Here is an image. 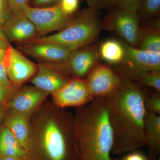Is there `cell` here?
<instances>
[{
    "label": "cell",
    "mask_w": 160,
    "mask_h": 160,
    "mask_svg": "<svg viewBox=\"0 0 160 160\" xmlns=\"http://www.w3.org/2000/svg\"><path fill=\"white\" fill-rule=\"evenodd\" d=\"M146 146L155 158L160 153V115L146 112L144 126Z\"/></svg>",
    "instance_id": "e0dca14e"
},
{
    "label": "cell",
    "mask_w": 160,
    "mask_h": 160,
    "mask_svg": "<svg viewBox=\"0 0 160 160\" xmlns=\"http://www.w3.org/2000/svg\"><path fill=\"white\" fill-rule=\"evenodd\" d=\"M3 60L9 80L16 88L31 80L37 72L38 65L10 45L5 51Z\"/></svg>",
    "instance_id": "9c48e42d"
},
{
    "label": "cell",
    "mask_w": 160,
    "mask_h": 160,
    "mask_svg": "<svg viewBox=\"0 0 160 160\" xmlns=\"http://www.w3.org/2000/svg\"><path fill=\"white\" fill-rule=\"evenodd\" d=\"M48 95V93L34 86L20 87L10 95L4 105L7 111L32 113Z\"/></svg>",
    "instance_id": "30bf717a"
},
{
    "label": "cell",
    "mask_w": 160,
    "mask_h": 160,
    "mask_svg": "<svg viewBox=\"0 0 160 160\" xmlns=\"http://www.w3.org/2000/svg\"><path fill=\"white\" fill-rule=\"evenodd\" d=\"M73 136L81 160H114L112 128L106 98L93 99L73 115Z\"/></svg>",
    "instance_id": "3957f363"
},
{
    "label": "cell",
    "mask_w": 160,
    "mask_h": 160,
    "mask_svg": "<svg viewBox=\"0 0 160 160\" xmlns=\"http://www.w3.org/2000/svg\"><path fill=\"white\" fill-rule=\"evenodd\" d=\"M99 55L106 62L111 65H119L125 56V48L123 43L117 40H107L100 46Z\"/></svg>",
    "instance_id": "d6986e66"
},
{
    "label": "cell",
    "mask_w": 160,
    "mask_h": 160,
    "mask_svg": "<svg viewBox=\"0 0 160 160\" xmlns=\"http://www.w3.org/2000/svg\"><path fill=\"white\" fill-rule=\"evenodd\" d=\"M4 6V1L3 0H0V9H2Z\"/></svg>",
    "instance_id": "d590c367"
},
{
    "label": "cell",
    "mask_w": 160,
    "mask_h": 160,
    "mask_svg": "<svg viewBox=\"0 0 160 160\" xmlns=\"http://www.w3.org/2000/svg\"><path fill=\"white\" fill-rule=\"evenodd\" d=\"M20 49L26 54L38 59L50 62L66 64L73 50L52 43L23 44Z\"/></svg>",
    "instance_id": "4fadbf2b"
},
{
    "label": "cell",
    "mask_w": 160,
    "mask_h": 160,
    "mask_svg": "<svg viewBox=\"0 0 160 160\" xmlns=\"http://www.w3.org/2000/svg\"><path fill=\"white\" fill-rule=\"evenodd\" d=\"M127 153L119 160H160V158L148 157L145 153L138 149Z\"/></svg>",
    "instance_id": "4316f807"
},
{
    "label": "cell",
    "mask_w": 160,
    "mask_h": 160,
    "mask_svg": "<svg viewBox=\"0 0 160 160\" xmlns=\"http://www.w3.org/2000/svg\"><path fill=\"white\" fill-rule=\"evenodd\" d=\"M13 13L22 12L28 5V0H6Z\"/></svg>",
    "instance_id": "83f0119b"
},
{
    "label": "cell",
    "mask_w": 160,
    "mask_h": 160,
    "mask_svg": "<svg viewBox=\"0 0 160 160\" xmlns=\"http://www.w3.org/2000/svg\"><path fill=\"white\" fill-rule=\"evenodd\" d=\"M145 108L147 112L160 115V92L149 93L146 90L145 100Z\"/></svg>",
    "instance_id": "7402d4cb"
},
{
    "label": "cell",
    "mask_w": 160,
    "mask_h": 160,
    "mask_svg": "<svg viewBox=\"0 0 160 160\" xmlns=\"http://www.w3.org/2000/svg\"><path fill=\"white\" fill-rule=\"evenodd\" d=\"M59 5L65 14L70 15L77 10L78 0H61Z\"/></svg>",
    "instance_id": "cb8c5ba5"
},
{
    "label": "cell",
    "mask_w": 160,
    "mask_h": 160,
    "mask_svg": "<svg viewBox=\"0 0 160 160\" xmlns=\"http://www.w3.org/2000/svg\"><path fill=\"white\" fill-rule=\"evenodd\" d=\"M3 57L4 56L0 58V84L10 90L15 91L18 88L15 87L12 84L10 80H9V78L7 75V72H6V67H5L4 60H3Z\"/></svg>",
    "instance_id": "484cf974"
},
{
    "label": "cell",
    "mask_w": 160,
    "mask_h": 160,
    "mask_svg": "<svg viewBox=\"0 0 160 160\" xmlns=\"http://www.w3.org/2000/svg\"><path fill=\"white\" fill-rule=\"evenodd\" d=\"M67 67L58 68L45 63L38 65L36 73L30 82L33 86L48 94L61 89L71 78Z\"/></svg>",
    "instance_id": "8fae6325"
},
{
    "label": "cell",
    "mask_w": 160,
    "mask_h": 160,
    "mask_svg": "<svg viewBox=\"0 0 160 160\" xmlns=\"http://www.w3.org/2000/svg\"><path fill=\"white\" fill-rule=\"evenodd\" d=\"M6 50V49H4L2 46H0V58H2L4 56Z\"/></svg>",
    "instance_id": "e575fe53"
},
{
    "label": "cell",
    "mask_w": 160,
    "mask_h": 160,
    "mask_svg": "<svg viewBox=\"0 0 160 160\" xmlns=\"http://www.w3.org/2000/svg\"><path fill=\"white\" fill-rule=\"evenodd\" d=\"M22 12L34 24L38 35L60 31L69 26L74 19L65 14L59 4L44 8L28 6Z\"/></svg>",
    "instance_id": "8992f818"
},
{
    "label": "cell",
    "mask_w": 160,
    "mask_h": 160,
    "mask_svg": "<svg viewBox=\"0 0 160 160\" xmlns=\"http://www.w3.org/2000/svg\"><path fill=\"white\" fill-rule=\"evenodd\" d=\"M91 4L99 6H112L117 2V0H90Z\"/></svg>",
    "instance_id": "4dcf8cb0"
},
{
    "label": "cell",
    "mask_w": 160,
    "mask_h": 160,
    "mask_svg": "<svg viewBox=\"0 0 160 160\" xmlns=\"http://www.w3.org/2000/svg\"><path fill=\"white\" fill-rule=\"evenodd\" d=\"M1 30L7 39L16 42L26 43L39 35L34 24L22 12L13 13Z\"/></svg>",
    "instance_id": "5bb4252c"
},
{
    "label": "cell",
    "mask_w": 160,
    "mask_h": 160,
    "mask_svg": "<svg viewBox=\"0 0 160 160\" xmlns=\"http://www.w3.org/2000/svg\"><path fill=\"white\" fill-rule=\"evenodd\" d=\"M146 90L126 78L122 86L106 98L113 136L112 152L121 155L146 146L144 126Z\"/></svg>",
    "instance_id": "7a4b0ae2"
},
{
    "label": "cell",
    "mask_w": 160,
    "mask_h": 160,
    "mask_svg": "<svg viewBox=\"0 0 160 160\" xmlns=\"http://www.w3.org/2000/svg\"><path fill=\"white\" fill-rule=\"evenodd\" d=\"M52 95V104L58 108H78L93 99L84 79L71 78L66 85Z\"/></svg>",
    "instance_id": "ba28073f"
},
{
    "label": "cell",
    "mask_w": 160,
    "mask_h": 160,
    "mask_svg": "<svg viewBox=\"0 0 160 160\" xmlns=\"http://www.w3.org/2000/svg\"><path fill=\"white\" fill-rule=\"evenodd\" d=\"M0 160H29L25 158L18 157H4L0 158Z\"/></svg>",
    "instance_id": "836d02e7"
},
{
    "label": "cell",
    "mask_w": 160,
    "mask_h": 160,
    "mask_svg": "<svg viewBox=\"0 0 160 160\" xmlns=\"http://www.w3.org/2000/svg\"><path fill=\"white\" fill-rule=\"evenodd\" d=\"M141 0H117V2L120 9L135 12H137Z\"/></svg>",
    "instance_id": "d4e9b609"
},
{
    "label": "cell",
    "mask_w": 160,
    "mask_h": 160,
    "mask_svg": "<svg viewBox=\"0 0 160 160\" xmlns=\"http://www.w3.org/2000/svg\"><path fill=\"white\" fill-rule=\"evenodd\" d=\"M137 12L119 9L112 15L108 21L109 28L117 32L129 46L136 47L140 32Z\"/></svg>",
    "instance_id": "7c38bea8"
},
{
    "label": "cell",
    "mask_w": 160,
    "mask_h": 160,
    "mask_svg": "<svg viewBox=\"0 0 160 160\" xmlns=\"http://www.w3.org/2000/svg\"><path fill=\"white\" fill-rule=\"evenodd\" d=\"M73 115L46 99L31 113L29 160H81L73 132Z\"/></svg>",
    "instance_id": "6da1fadb"
},
{
    "label": "cell",
    "mask_w": 160,
    "mask_h": 160,
    "mask_svg": "<svg viewBox=\"0 0 160 160\" xmlns=\"http://www.w3.org/2000/svg\"><path fill=\"white\" fill-rule=\"evenodd\" d=\"M6 110L4 105H0V124L5 118L6 114Z\"/></svg>",
    "instance_id": "d6a6232c"
},
{
    "label": "cell",
    "mask_w": 160,
    "mask_h": 160,
    "mask_svg": "<svg viewBox=\"0 0 160 160\" xmlns=\"http://www.w3.org/2000/svg\"><path fill=\"white\" fill-rule=\"evenodd\" d=\"M137 46V48L141 50L160 52L159 32L155 29L146 30L145 32L141 30Z\"/></svg>",
    "instance_id": "ffe728a7"
},
{
    "label": "cell",
    "mask_w": 160,
    "mask_h": 160,
    "mask_svg": "<svg viewBox=\"0 0 160 160\" xmlns=\"http://www.w3.org/2000/svg\"><path fill=\"white\" fill-rule=\"evenodd\" d=\"M57 1L58 0H35V4L38 6H47Z\"/></svg>",
    "instance_id": "1f68e13d"
},
{
    "label": "cell",
    "mask_w": 160,
    "mask_h": 160,
    "mask_svg": "<svg viewBox=\"0 0 160 160\" xmlns=\"http://www.w3.org/2000/svg\"><path fill=\"white\" fill-rule=\"evenodd\" d=\"M160 8V0H145L142 7L144 17L149 18L154 16L159 11Z\"/></svg>",
    "instance_id": "603a6c76"
},
{
    "label": "cell",
    "mask_w": 160,
    "mask_h": 160,
    "mask_svg": "<svg viewBox=\"0 0 160 160\" xmlns=\"http://www.w3.org/2000/svg\"><path fill=\"white\" fill-rule=\"evenodd\" d=\"M14 91L0 84V105H4L10 95Z\"/></svg>",
    "instance_id": "f546056e"
},
{
    "label": "cell",
    "mask_w": 160,
    "mask_h": 160,
    "mask_svg": "<svg viewBox=\"0 0 160 160\" xmlns=\"http://www.w3.org/2000/svg\"><path fill=\"white\" fill-rule=\"evenodd\" d=\"M125 56L119 73L133 81L140 75L149 72L160 71V52H151L123 43Z\"/></svg>",
    "instance_id": "5b68a950"
},
{
    "label": "cell",
    "mask_w": 160,
    "mask_h": 160,
    "mask_svg": "<svg viewBox=\"0 0 160 160\" xmlns=\"http://www.w3.org/2000/svg\"><path fill=\"white\" fill-rule=\"evenodd\" d=\"M134 80L143 86L160 92V71L149 72L143 73Z\"/></svg>",
    "instance_id": "44dd1931"
},
{
    "label": "cell",
    "mask_w": 160,
    "mask_h": 160,
    "mask_svg": "<svg viewBox=\"0 0 160 160\" xmlns=\"http://www.w3.org/2000/svg\"><path fill=\"white\" fill-rule=\"evenodd\" d=\"M85 79L88 90L94 99L106 98L117 91L126 78L109 66L97 65Z\"/></svg>",
    "instance_id": "52a82bcc"
},
{
    "label": "cell",
    "mask_w": 160,
    "mask_h": 160,
    "mask_svg": "<svg viewBox=\"0 0 160 160\" xmlns=\"http://www.w3.org/2000/svg\"><path fill=\"white\" fill-rule=\"evenodd\" d=\"M13 15V12L6 9L5 6L2 9H0V29L2 28Z\"/></svg>",
    "instance_id": "f1b7e54d"
},
{
    "label": "cell",
    "mask_w": 160,
    "mask_h": 160,
    "mask_svg": "<svg viewBox=\"0 0 160 160\" xmlns=\"http://www.w3.org/2000/svg\"><path fill=\"white\" fill-rule=\"evenodd\" d=\"M101 28L97 16L92 10H88L57 33L48 36L38 37L23 44L52 43L60 44L72 50L83 48L96 39Z\"/></svg>",
    "instance_id": "277c9868"
},
{
    "label": "cell",
    "mask_w": 160,
    "mask_h": 160,
    "mask_svg": "<svg viewBox=\"0 0 160 160\" xmlns=\"http://www.w3.org/2000/svg\"><path fill=\"white\" fill-rule=\"evenodd\" d=\"M7 112L3 125L10 130L27 153L31 145L30 117L32 113Z\"/></svg>",
    "instance_id": "2e32d148"
},
{
    "label": "cell",
    "mask_w": 160,
    "mask_h": 160,
    "mask_svg": "<svg viewBox=\"0 0 160 160\" xmlns=\"http://www.w3.org/2000/svg\"><path fill=\"white\" fill-rule=\"evenodd\" d=\"M11 157L28 159L27 152L10 130L3 125L0 127V158Z\"/></svg>",
    "instance_id": "ac0fdd59"
},
{
    "label": "cell",
    "mask_w": 160,
    "mask_h": 160,
    "mask_svg": "<svg viewBox=\"0 0 160 160\" xmlns=\"http://www.w3.org/2000/svg\"><path fill=\"white\" fill-rule=\"evenodd\" d=\"M98 53L91 47L73 50L68 62L67 69L73 77L85 79L96 66Z\"/></svg>",
    "instance_id": "9a60e30c"
}]
</instances>
